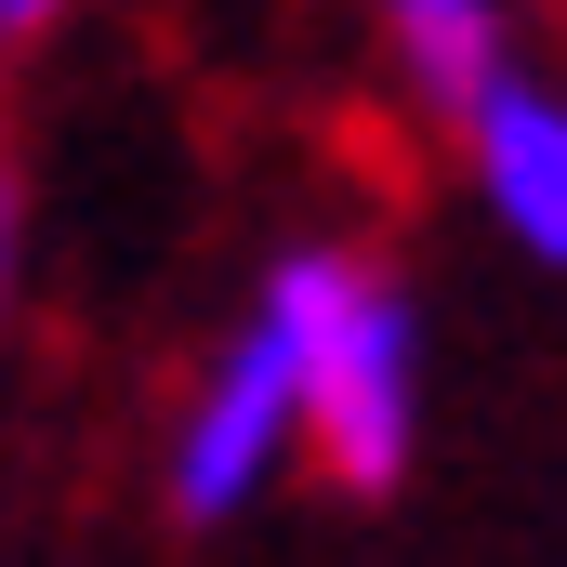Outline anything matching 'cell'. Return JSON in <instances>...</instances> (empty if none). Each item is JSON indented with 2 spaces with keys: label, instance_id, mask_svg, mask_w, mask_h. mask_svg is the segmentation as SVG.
Returning a JSON list of instances; mask_svg holds the SVG:
<instances>
[{
  "label": "cell",
  "instance_id": "cell-1",
  "mask_svg": "<svg viewBox=\"0 0 567 567\" xmlns=\"http://www.w3.org/2000/svg\"><path fill=\"white\" fill-rule=\"evenodd\" d=\"M251 303H265V330L290 343V383H303V462L343 502H383L423 449V317H410L396 265L357 238H290L251 278Z\"/></svg>",
  "mask_w": 567,
  "mask_h": 567
},
{
  "label": "cell",
  "instance_id": "cell-2",
  "mask_svg": "<svg viewBox=\"0 0 567 567\" xmlns=\"http://www.w3.org/2000/svg\"><path fill=\"white\" fill-rule=\"evenodd\" d=\"M290 462H303V383H290V343L265 330V303H238V330L198 357L185 410L158 435V502L185 528H225V515H251L278 488Z\"/></svg>",
  "mask_w": 567,
  "mask_h": 567
},
{
  "label": "cell",
  "instance_id": "cell-3",
  "mask_svg": "<svg viewBox=\"0 0 567 567\" xmlns=\"http://www.w3.org/2000/svg\"><path fill=\"white\" fill-rule=\"evenodd\" d=\"M462 185H475V212L528 251V265H567V80L542 66H515L475 120H462Z\"/></svg>",
  "mask_w": 567,
  "mask_h": 567
},
{
  "label": "cell",
  "instance_id": "cell-4",
  "mask_svg": "<svg viewBox=\"0 0 567 567\" xmlns=\"http://www.w3.org/2000/svg\"><path fill=\"white\" fill-rule=\"evenodd\" d=\"M370 27H383V53H396L410 106L449 120V133L515 80V0H370Z\"/></svg>",
  "mask_w": 567,
  "mask_h": 567
},
{
  "label": "cell",
  "instance_id": "cell-5",
  "mask_svg": "<svg viewBox=\"0 0 567 567\" xmlns=\"http://www.w3.org/2000/svg\"><path fill=\"white\" fill-rule=\"evenodd\" d=\"M53 13H80V0H0V27H13V40H40Z\"/></svg>",
  "mask_w": 567,
  "mask_h": 567
}]
</instances>
